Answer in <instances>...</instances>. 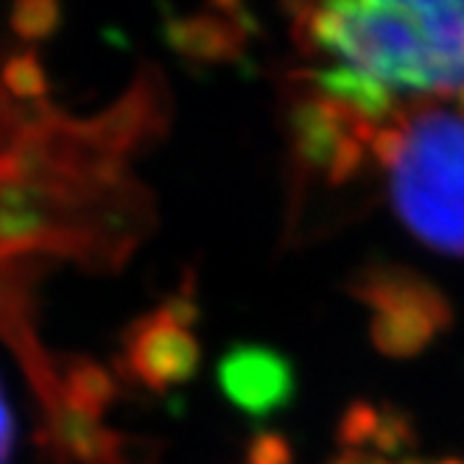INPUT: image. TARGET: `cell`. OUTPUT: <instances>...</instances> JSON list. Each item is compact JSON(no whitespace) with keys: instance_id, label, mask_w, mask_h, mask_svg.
Masks as SVG:
<instances>
[{"instance_id":"3","label":"cell","mask_w":464,"mask_h":464,"mask_svg":"<svg viewBox=\"0 0 464 464\" xmlns=\"http://www.w3.org/2000/svg\"><path fill=\"white\" fill-rule=\"evenodd\" d=\"M190 308L171 303L131 327L126 358L131 375L151 389L188 381L198 363V342L190 334Z\"/></svg>"},{"instance_id":"11","label":"cell","mask_w":464,"mask_h":464,"mask_svg":"<svg viewBox=\"0 0 464 464\" xmlns=\"http://www.w3.org/2000/svg\"><path fill=\"white\" fill-rule=\"evenodd\" d=\"M330 464H394V461H389V459L381 456V453L363 450V448H344Z\"/></svg>"},{"instance_id":"10","label":"cell","mask_w":464,"mask_h":464,"mask_svg":"<svg viewBox=\"0 0 464 464\" xmlns=\"http://www.w3.org/2000/svg\"><path fill=\"white\" fill-rule=\"evenodd\" d=\"M12 450H14V417L6 401L4 383H0V464L12 461Z\"/></svg>"},{"instance_id":"6","label":"cell","mask_w":464,"mask_h":464,"mask_svg":"<svg viewBox=\"0 0 464 464\" xmlns=\"http://www.w3.org/2000/svg\"><path fill=\"white\" fill-rule=\"evenodd\" d=\"M440 334L437 322L422 311L401 308V311H381L372 316L370 336L372 344L389 358H414L420 355L434 336Z\"/></svg>"},{"instance_id":"12","label":"cell","mask_w":464,"mask_h":464,"mask_svg":"<svg viewBox=\"0 0 464 464\" xmlns=\"http://www.w3.org/2000/svg\"><path fill=\"white\" fill-rule=\"evenodd\" d=\"M403 464H428V461H420V459H406ZM434 464H464L459 459H445V461H434Z\"/></svg>"},{"instance_id":"8","label":"cell","mask_w":464,"mask_h":464,"mask_svg":"<svg viewBox=\"0 0 464 464\" xmlns=\"http://www.w3.org/2000/svg\"><path fill=\"white\" fill-rule=\"evenodd\" d=\"M378 414H381V409H375L370 403H353L339 428V440L344 442V448H361V445L372 442L375 428H378Z\"/></svg>"},{"instance_id":"7","label":"cell","mask_w":464,"mask_h":464,"mask_svg":"<svg viewBox=\"0 0 464 464\" xmlns=\"http://www.w3.org/2000/svg\"><path fill=\"white\" fill-rule=\"evenodd\" d=\"M372 445L378 448L381 456L409 453L417 445V434H414V425H411L409 414L394 409V406H383L378 414V428H375Z\"/></svg>"},{"instance_id":"1","label":"cell","mask_w":464,"mask_h":464,"mask_svg":"<svg viewBox=\"0 0 464 464\" xmlns=\"http://www.w3.org/2000/svg\"><path fill=\"white\" fill-rule=\"evenodd\" d=\"M294 12V37L311 56H327L392 92H464V4L353 0Z\"/></svg>"},{"instance_id":"5","label":"cell","mask_w":464,"mask_h":464,"mask_svg":"<svg viewBox=\"0 0 464 464\" xmlns=\"http://www.w3.org/2000/svg\"><path fill=\"white\" fill-rule=\"evenodd\" d=\"M353 294L363 305H370L375 314L401 311V308L422 311L425 316L437 322L440 330H450L453 319H456L448 296L428 277H422L411 269H397V266L370 269L355 280Z\"/></svg>"},{"instance_id":"9","label":"cell","mask_w":464,"mask_h":464,"mask_svg":"<svg viewBox=\"0 0 464 464\" xmlns=\"http://www.w3.org/2000/svg\"><path fill=\"white\" fill-rule=\"evenodd\" d=\"M288 461H291L288 445H285V440H280L275 434L260 437L252 445V464H288Z\"/></svg>"},{"instance_id":"4","label":"cell","mask_w":464,"mask_h":464,"mask_svg":"<svg viewBox=\"0 0 464 464\" xmlns=\"http://www.w3.org/2000/svg\"><path fill=\"white\" fill-rule=\"evenodd\" d=\"M218 383L227 401L252 417H269L294 397L291 361L257 344L229 350L218 363Z\"/></svg>"},{"instance_id":"2","label":"cell","mask_w":464,"mask_h":464,"mask_svg":"<svg viewBox=\"0 0 464 464\" xmlns=\"http://www.w3.org/2000/svg\"><path fill=\"white\" fill-rule=\"evenodd\" d=\"M389 202L428 249L464 257V110L411 104L372 138Z\"/></svg>"}]
</instances>
